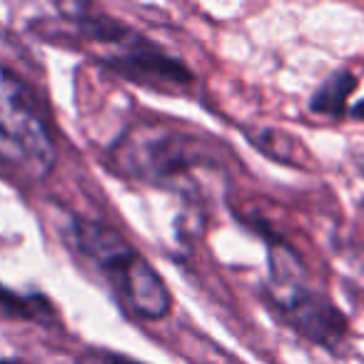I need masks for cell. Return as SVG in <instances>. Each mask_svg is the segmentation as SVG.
<instances>
[{
  "label": "cell",
  "instance_id": "1",
  "mask_svg": "<svg viewBox=\"0 0 364 364\" xmlns=\"http://www.w3.org/2000/svg\"><path fill=\"white\" fill-rule=\"evenodd\" d=\"M110 167L127 180L180 195L208 193L225 175V162L210 137L165 120L127 127L112 142Z\"/></svg>",
  "mask_w": 364,
  "mask_h": 364
},
{
  "label": "cell",
  "instance_id": "4",
  "mask_svg": "<svg viewBox=\"0 0 364 364\" xmlns=\"http://www.w3.org/2000/svg\"><path fill=\"white\" fill-rule=\"evenodd\" d=\"M0 127L21 147L36 175H50L58 160L50 127L31 85L6 65H0Z\"/></svg>",
  "mask_w": 364,
  "mask_h": 364
},
{
  "label": "cell",
  "instance_id": "5",
  "mask_svg": "<svg viewBox=\"0 0 364 364\" xmlns=\"http://www.w3.org/2000/svg\"><path fill=\"white\" fill-rule=\"evenodd\" d=\"M102 65L110 68L115 75L125 77L137 85L147 87H182L193 82V73L188 68L177 63L175 58L165 55L160 48L150 46L145 38L137 36L135 41L125 43L117 53L107 55Z\"/></svg>",
  "mask_w": 364,
  "mask_h": 364
},
{
  "label": "cell",
  "instance_id": "8",
  "mask_svg": "<svg viewBox=\"0 0 364 364\" xmlns=\"http://www.w3.org/2000/svg\"><path fill=\"white\" fill-rule=\"evenodd\" d=\"M75 364H142V362L125 357V354L110 352V349L90 347V349H85V352L77 354V357H75Z\"/></svg>",
  "mask_w": 364,
  "mask_h": 364
},
{
  "label": "cell",
  "instance_id": "11",
  "mask_svg": "<svg viewBox=\"0 0 364 364\" xmlns=\"http://www.w3.org/2000/svg\"><path fill=\"white\" fill-rule=\"evenodd\" d=\"M0 364H21V362H13V359H0Z\"/></svg>",
  "mask_w": 364,
  "mask_h": 364
},
{
  "label": "cell",
  "instance_id": "7",
  "mask_svg": "<svg viewBox=\"0 0 364 364\" xmlns=\"http://www.w3.org/2000/svg\"><path fill=\"white\" fill-rule=\"evenodd\" d=\"M357 87V77L347 70L332 73L322 85L314 90L312 100H309V110L317 112V115L327 117H339L347 110V97Z\"/></svg>",
  "mask_w": 364,
  "mask_h": 364
},
{
  "label": "cell",
  "instance_id": "9",
  "mask_svg": "<svg viewBox=\"0 0 364 364\" xmlns=\"http://www.w3.org/2000/svg\"><path fill=\"white\" fill-rule=\"evenodd\" d=\"M0 162H11V165H28L23 157L21 147L6 135V130L0 127Z\"/></svg>",
  "mask_w": 364,
  "mask_h": 364
},
{
  "label": "cell",
  "instance_id": "2",
  "mask_svg": "<svg viewBox=\"0 0 364 364\" xmlns=\"http://www.w3.org/2000/svg\"><path fill=\"white\" fill-rule=\"evenodd\" d=\"M63 237L80 257L115 287L125 304L145 319H162L172 309V294L155 267L120 232L100 220L68 218Z\"/></svg>",
  "mask_w": 364,
  "mask_h": 364
},
{
  "label": "cell",
  "instance_id": "10",
  "mask_svg": "<svg viewBox=\"0 0 364 364\" xmlns=\"http://www.w3.org/2000/svg\"><path fill=\"white\" fill-rule=\"evenodd\" d=\"M349 112H352V115L357 117V120H364V100L359 102V105H354V107H352V110H349Z\"/></svg>",
  "mask_w": 364,
  "mask_h": 364
},
{
  "label": "cell",
  "instance_id": "6",
  "mask_svg": "<svg viewBox=\"0 0 364 364\" xmlns=\"http://www.w3.org/2000/svg\"><path fill=\"white\" fill-rule=\"evenodd\" d=\"M0 317L23 319V322L55 324V307L43 294H21L0 284Z\"/></svg>",
  "mask_w": 364,
  "mask_h": 364
},
{
  "label": "cell",
  "instance_id": "3",
  "mask_svg": "<svg viewBox=\"0 0 364 364\" xmlns=\"http://www.w3.org/2000/svg\"><path fill=\"white\" fill-rule=\"evenodd\" d=\"M304 269L289 247L272 242L269 247V292L279 317L297 334L314 344L334 349L347 334V317L324 294L304 287Z\"/></svg>",
  "mask_w": 364,
  "mask_h": 364
}]
</instances>
